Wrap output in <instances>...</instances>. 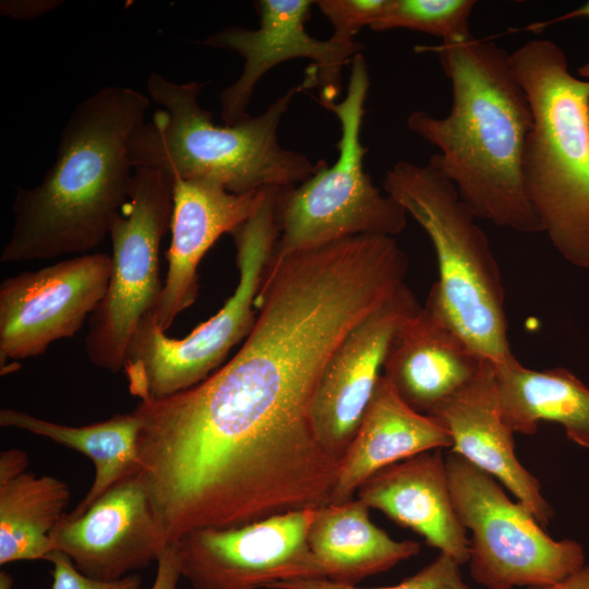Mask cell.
<instances>
[{"label":"cell","mask_w":589,"mask_h":589,"mask_svg":"<svg viewBox=\"0 0 589 589\" xmlns=\"http://www.w3.org/2000/svg\"><path fill=\"white\" fill-rule=\"evenodd\" d=\"M179 561L173 544L168 545L157 561V570L149 589H179L181 578Z\"/></svg>","instance_id":"obj_30"},{"label":"cell","mask_w":589,"mask_h":589,"mask_svg":"<svg viewBox=\"0 0 589 589\" xmlns=\"http://www.w3.org/2000/svg\"><path fill=\"white\" fill-rule=\"evenodd\" d=\"M315 509L188 532L173 543L181 576L192 589H259L324 579L308 542Z\"/></svg>","instance_id":"obj_11"},{"label":"cell","mask_w":589,"mask_h":589,"mask_svg":"<svg viewBox=\"0 0 589 589\" xmlns=\"http://www.w3.org/2000/svg\"><path fill=\"white\" fill-rule=\"evenodd\" d=\"M580 16L589 17V1H587L586 3H584L582 5L577 8L576 10H574V11H572L569 13H566V14L562 15L558 19L553 20L550 23L561 22V21H564V20H569V19H574V17H580ZM550 23L534 24V25L531 26V28L540 29L542 27L548 26Z\"/></svg>","instance_id":"obj_33"},{"label":"cell","mask_w":589,"mask_h":589,"mask_svg":"<svg viewBox=\"0 0 589 589\" xmlns=\"http://www.w3.org/2000/svg\"><path fill=\"white\" fill-rule=\"evenodd\" d=\"M484 361L428 297L396 329L382 375L408 406L429 416L469 384Z\"/></svg>","instance_id":"obj_17"},{"label":"cell","mask_w":589,"mask_h":589,"mask_svg":"<svg viewBox=\"0 0 589 589\" xmlns=\"http://www.w3.org/2000/svg\"><path fill=\"white\" fill-rule=\"evenodd\" d=\"M63 1L59 0H2L0 13L17 20H32L55 10Z\"/></svg>","instance_id":"obj_29"},{"label":"cell","mask_w":589,"mask_h":589,"mask_svg":"<svg viewBox=\"0 0 589 589\" xmlns=\"http://www.w3.org/2000/svg\"><path fill=\"white\" fill-rule=\"evenodd\" d=\"M509 59L533 118L522 155L527 197L556 252L589 268V80L569 71L551 39L528 40ZM581 71L589 77V65Z\"/></svg>","instance_id":"obj_5"},{"label":"cell","mask_w":589,"mask_h":589,"mask_svg":"<svg viewBox=\"0 0 589 589\" xmlns=\"http://www.w3.org/2000/svg\"><path fill=\"white\" fill-rule=\"evenodd\" d=\"M0 425L16 428L74 449L91 459L95 479L82 501L68 514L81 515L94 501L125 477L139 471V420L119 413L87 425H67L15 409L0 410Z\"/></svg>","instance_id":"obj_23"},{"label":"cell","mask_w":589,"mask_h":589,"mask_svg":"<svg viewBox=\"0 0 589 589\" xmlns=\"http://www.w3.org/2000/svg\"><path fill=\"white\" fill-rule=\"evenodd\" d=\"M171 178L156 167H135L131 191L109 237L111 274L106 294L88 320L85 350L104 370H123L125 353L142 321L160 299L159 250L170 228Z\"/></svg>","instance_id":"obj_10"},{"label":"cell","mask_w":589,"mask_h":589,"mask_svg":"<svg viewBox=\"0 0 589 589\" xmlns=\"http://www.w3.org/2000/svg\"><path fill=\"white\" fill-rule=\"evenodd\" d=\"M51 541L53 551L65 554L83 575L103 581L147 568L170 545L139 471L110 488L81 515L67 514Z\"/></svg>","instance_id":"obj_14"},{"label":"cell","mask_w":589,"mask_h":589,"mask_svg":"<svg viewBox=\"0 0 589 589\" xmlns=\"http://www.w3.org/2000/svg\"><path fill=\"white\" fill-rule=\"evenodd\" d=\"M350 63L345 98L340 103L317 99L340 123L338 158L298 185L276 189L275 259L357 236L395 237L406 228V211L382 193L364 170L368 148L360 133L370 77L362 52Z\"/></svg>","instance_id":"obj_7"},{"label":"cell","mask_w":589,"mask_h":589,"mask_svg":"<svg viewBox=\"0 0 589 589\" xmlns=\"http://www.w3.org/2000/svg\"><path fill=\"white\" fill-rule=\"evenodd\" d=\"M494 370L501 414L514 433L532 435L539 422H556L570 441L589 448V387L575 374L528 369L515 356Z\"/></svg>","instance_id":"obj_22"},{"label":"cell","mask_w":589,"mask_h":589,"mask_svg":"<svg viewBox=\"0 0 589 589\" xmlns=\"http://www.w3.org/2000/svg\"><path fill=\"white\" fill-rule=\"evenodd\" d=\"M383 189L433 244L438 279L428 297L480 356L493 364L512 358L501 271L454 184L429 163L401 160L386 171Z\"/></svg>","instance_id":"obj_6"},{"label":"cell","mask_w":589,"mask_h":589,"mask_svg":"<svg viewBox=\"0 0 589 589\" xmlns=\"http://www.w3.org/2000/svg\"><path fill=\"white\" fill-rule=\"evenodd\" d=\"M429 416L449 433L452 447L466 460L493 476L544 528L554 516L538 479L520 462L514 432L500 409L494 364L485 359L477 376Z\"/></svg>","instance_id":"obj_18"},{"label":"cell","mask_w":589,"mask_h":589,"mask_svg":"<svg viewBox=\"0 0 589 589\" xmlns=\"http://www.w3.org/2000/svg\"><path fill=\"white\" fill-rule=\"evenodd\" d=\"M386 0H317L315 5L333 26V39L354 41L353 36L382 13Z\"/></svg>","instance_id":"obj_27"},{"label":"cell","mask_w":589,"mask_h":589,"mask_svg":"<svg viewBox=\"0 0 589 589\" xmlns=\"http://www.w3.org/2000/svg\"><path fill=\"white\" fill-rule=\"evenodd\" d=\"M369 507L352 498L315 509L308 542L323 577L358 586L420 552L417 541H397L370 519Z\"/></svg>","instance_id":"obj_21"},{"label":"cell","mask_w":589,"mask_h":589,"mask_svg":"<svg viewBox=\"0 0 589 589\" xmlns=\"http://www.w3.org/2000/svg\"><path fill=\"white\" fill-rule=\"evenodd\" d=\"M13 588V577L10 573L5 570L0 572V589H12Z\"/></svg>","instance_id":"obj_34"},{"label":"cell","mask_w":589,"mask_h":589,"mask_svg":"<svg viewBox=\"0 0 589 589\" xmlns=\"http://www.w3.org/2000/svg\"><path fill=\"white\" fill-rule=\"evenodd\" d=\"M28 456L20 449H8L0 454V483L14 479L26 471Z\"/></svg>","instance_id":"obj_31"},{"label":"cell","mask_w":589,"mask_h":589,"mask_svg":"<svg viewBox=\"0 0 589 589\" xmlns=\"http://www.w3.org/2000/svg\"><path fill=\"white\" fill-rule=\"evenodd\" d=\"M445 458L453 505L471 531L468 562L477 582L488 589L546 586L584 566L582 546L551 538L493 476L456 453Z\"/></svg>","instance_id":"obj_9"},{"label":"cell","mask_w":589,"mask_h":589,"mask_svg":"<svg viewBox=\"0 0 589 589\" xmlns=\"http://www.w3.org/2000/svg\"><path fill=\"white\" fill-rule=\"evenodd\" d=\"M473 0H386L378 17L370 25L374 32L396 28L421 32L442 41L470 36Z\"/></svg>","instance_id":"obj_25"},{"label":"cell","mask_w":589,"mask_h":589,"mask_svg":"<svg viewBox=\"0 0 589 589\" xmlns=\"http://www.w3.org/2000/svg\"><path fill=\"white\" fill-rule=\"evenodd\" d=\"M267 589H470L464 581L460 564L440 552L437 557L401 582L377 588H362L332 582L326 579H300L276 582Z\"/></svg>","instance_id":"obj_26"},{"label":"cell","mask_w":589,"mask_h":589,"mask_svg":"<svg viewBox=\"0 0 589 589\" xmlns=\"http://www.w3.org/2000/svg\"><path fill=\"white\" fill-rule=\"evenodd\" d=\"M450 447L448 431L433 417L408 406L381 375L340 462L330 503L354 498L361 483L387 466L426 450Z\"/></svg>","instance_id":"obj_20"},{"label":"cell","mask_w":589,"mask_h":589,"mask_svg":"<svg viewBox=\"0 0 589 589\" xmlns=\"http://www.w3.org/2000/svg\"><path fill=\"white\" fill-rule=\"evenodd\" d=\"M356 496L460 565L468 562L470 541L453 505L442 449L381 469L361 483Z\"/></svg>","instance_id":"obj_19"},{"label":"cell","mask_w":589,"mask_h":589,"mask_svg":"<svg viewBox=\"0 0 589 589\" xmlns=\"http://www.w3.org/2000/svg\"><path fill=\"white\" fill-rule=\"evenodd\" d=\"M149 100L111 85L75 106L52 166L37 185L14 195L1 263L82 255L103 243L130 197L131 142L146 122Z\"/></svg>","instance_id":"obj_3"},{"label":"cell","mask_w":589,"mask_h":589,"mask_svg":"<svg viewBox=\"0 0 589 589\" xmlns=\"http://www.w3.org/2000/svg\"><path fill=\"white\" fill-rule=\"evenodd\" d=\"M421 305L405 283L335 348L321 374L312 420L323 446L342 460L383 372L399 325Z\"/></svg>","instance_id":"obj_15"},{"label":"cell","mask_w":589,"mask_h":589,"mask_svg":"<svg viewBox=\"0 0 589 589\" xmlns=\"http://www.w3.org/2000/svg\"><path fill=\"white\" fill-rule=\"evenodd\" d=\"M168 268L156 309V325L167 332L199 294V266L215 242L250 219L267 191L233 193L204 178L173 180Z\"/></svg>","instance_id":"obj_16"},{"label":"cell","mask_w":589,"mask_h":589,"mask_svg":"<svg viewBox=\"0 0 589 589\" xmlns=\"http://www.w3.org/2000/svg\"><path fill=\"white\" fill-rule=\"evenodd\" d=\"M69 501V485L51 476L25 471L0 483V564L46 560Z\"/></svg>","instance_id":"obj_24"},{"label":"cell","mask_w":589,"mask_h":589,"mask_svg":"<svg viewBox=\"0 0 589 589\" xmlns=\"http://www.w3.org/2000/svg\"><path fill=\"white\" fill-rule=\"evenodd\" d=\"M205 82L177 83L152 72L148 97L161 108L131 142L133 167L165 171L171 180L204 178L233 193L298 185L326 161L280 145L277 130L297 94L316 87V72L276 98L262 113L229 125H217L199 96Z\"/></svg>","instance_id":"obj_4"},{"label":"cell","mask_w":589,"mask_h":589,"mask_svg":"<svg viewBox=\"0 0 589 589\" xmlns=\"http://www.w3.org/2000/svg\"><path fill=\"white\" fill-rule=\"evenodd\" d=\"M275 194L269 189L255 214L231 233L239 278L215 315L179 339L167 336L152 313L142 318L122 370L133 396L159 399L201 383L248 337L256 318L255 299L278 239Z\"/></svg>","instance_id":"obj_8"},{"label":"cell","mask_w":589,"mask_h":589,"mask_svg":"<svg viewBox=\"0 0 589 589\" xmlns=\"http://www.w3.org/2000/svg\"><path fill=\"white\" fill-rule=\"evenodd\" d=\"M111 256L93 252L61 260L0 284V362L43 354L73 337L104 299Z\"/></svg>","instance_id":"obj_12"},{"label":"cell","mask_w":589,"mask_h":589,"mask_svg":"<svg viewBox=\"0 0 589 589\" xmlns=\"http://www.w3.org/2000/svg\"><path fill=\"white\" fill-rule=\"evenodd\" d=\"M419 50L437 53L452 87L446 116L414 110L407 117V128L437 148L429 164L454 184L478 219L542 232L522 180L532 111L509 53L472 35Z\"/></svg>","instance_id":"obj_2"},{"label":"cell","mask_w":589,"mask_h":589,"mask_svg":"<svg viewBox=\"0 0 589 589\" xmlns=\"http://www.w3.org/2000/svg\"><path fill=\"white\" fill-rule=\"evenodd\" d=\"M329 354L310 323L264 311L204 381L137 402L139 472L168 544L330 503L340 460L312 420Z\"/></svg>","instance_id":"obj_1"},{"label":"cell","mask_w":589,"mask_h":589,"mask_svg":"<svg viewBox=\"0 0 589 589\" xmlns=\"http://www.w3.org/2000/svg\"><path fill=\"white\" fill-rule=\"evenodd\" d=\"M528 589H589V565L582 566L562 581L546 585L529 587Z\"/></svg>","instance_id":"obj_32"},{"label":"cell","mask_w":589,"mask_h":589,"mask_svg":"<svg viewBox=\"0 0 589 589\" xmlns=\"http://www.w3.org/2000/svg\"><path fill=\"white\" fill-rule=\"evenodd\" d=\"M312 0H259L254 8L260 19L255 29L242 26L223 28L203 44L214 49H229L244 60L239 77L220 93V116L233 125L247 112L255 86L274 67L298 58L312 61L317 71L320 100L335 101L341 88V68L363 51L361 43H342L329 37L321 40L305 29Z\"/></svg>","instance_id":"obj_13"},{"label":"cell","mask_w":589,"mask_h":589,"mask_svg":"<svg viewBox=\"0 0 589 589\" xmlns=\"http://www.w3.org/2000/svg\"><path fill=\"white\" fill-rule=\"evenodd\" d=\"M46 561L53 566L51 589H141L142 580L139 575L130 574L110 581L87 577L60 551L49 553Z\"/></svg>","instance_id":"obj_28"}]
</instances>
